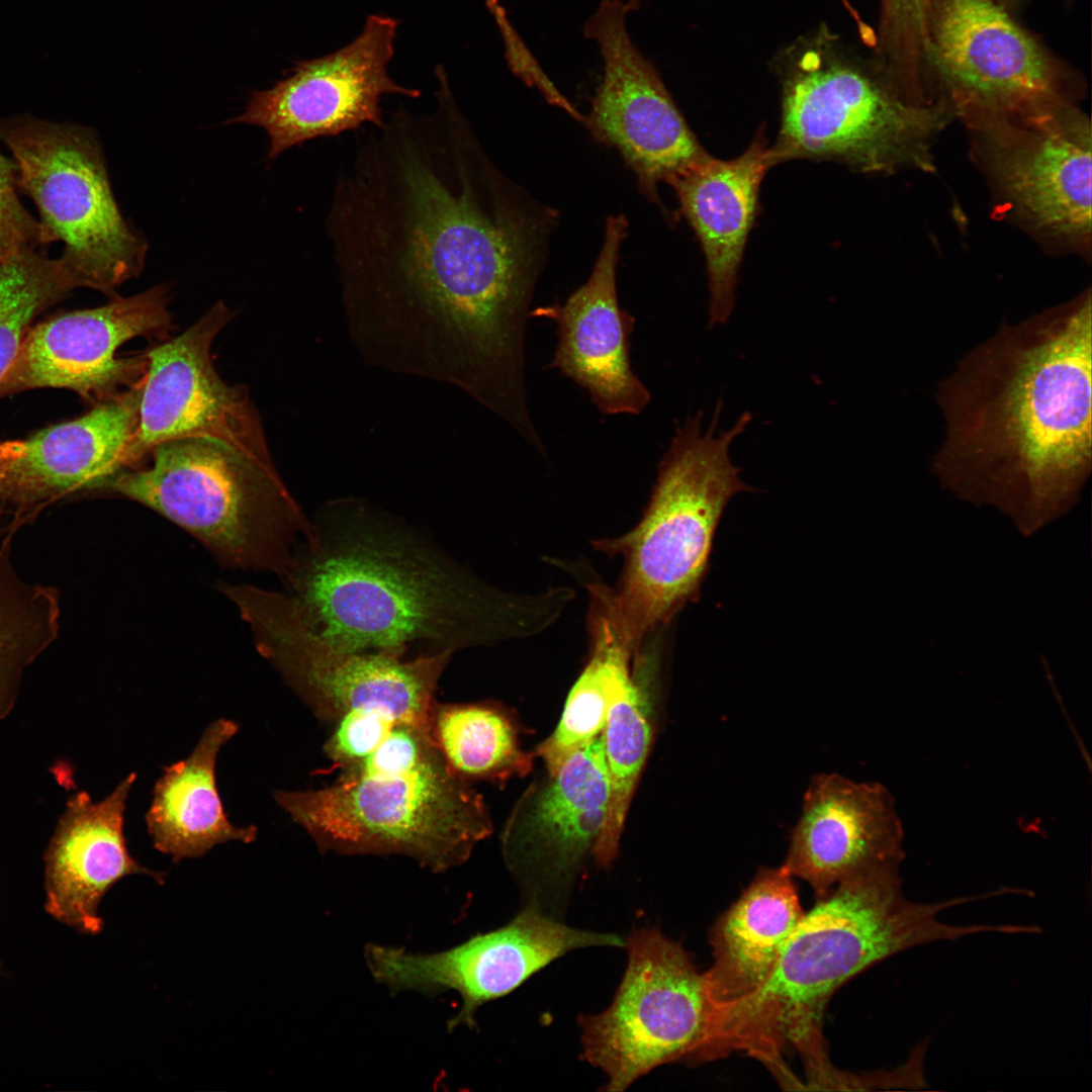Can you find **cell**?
I'll return each instance as SVG.
<instances>
[{
    "instance_id": "6da1fadb",
    "label": "cell",
    "mask_w": 1092,
    "mask_h": 1092,
    "mask_svg": "<svg viewBox=\"0 0 1092 1092\" xmlns=\"http://www.w3.org/2000/svg\"><path fill=\"white\" fill-rule=\"evenodd\" d=\"M399 106L360 139L326 229L347 295L453 328L482 398L527 400L525 332L542 228L518 209L457 106Z\"/></svg>"
},
{
    "instance_id": "7a4b0ae2",
    "label": "cell",
    "mask_w": 1092,
    "mask_h": 1092,
    "mask_svg": "<svg viewBox=\"0 0 1092 1092\" xmlns=\"http://www.w3.org/2000/svg\"><path fill=\"white\" fill-rule=\"evenodd\" d=\"M1090 289L1001 324L936 388L944 437L939 484L990 507L1029 537L1079 500L1092 469Z\"/></svg>"
},
{
    "instance_id": "3957f363",
    "label": "cell",
    "mask_w": 1092,
    "mask_h": 1092,
    "mask_svg": "<svg viewBox=\"0 0 1092 1092\" xmlns=\"http://www.w3.org/2000/svg\"><path fill=\"white\" fill-rule=\"evenodd\" d=\"M284 576L306 623L333 645L404 657L527 637L563 610L554 588L496 589L412 530L361 507L324 511Z\"/></svg>"
},
{
    "instance_id": "277c9868",
    "label": "cell",
    "mask_w": 1092,
    "mask_h": 1092,
    "mask_svg": "<svg viewBox=\"0 0 1092 1092\" xmlns=\"http://www.w3.org/2000/svg\"><path fill=\"white\" fill-rule=\"evenodd\" d=\"M973 896L935 903L908 900L899 869L863 874L837 884L805 913L783 945L765 982L710 1029L702 1061L744 1052L776 1072L788 1044L809 1075L831 1066L821 1033L825 1006L846 981L909 948L987 931L986 924L953 925L940 912Z\"/></svg>"
},
{
    "instance_id": "5b68a950",
    "label": "cell",
    "mask_w": 1092,
    "mask_h": 1092,
    "mask_svg": "<svg viewBox=\"0 0 1092 1092\" xmlns=\"http://www.w3.org/2000/svg\"><path fill=\"white\" fill-rule=\"evenodd\" d=\"M721 410L720 401L705 432L702 412L676 430L640 522L620 537L594 543L598 550L624 558L617 589L604 584L603 594L637 655L651 632L698 598L726 506L737 493L752 490L730 457L750 414L718 432Z\"/></svg>"
},
{
    "instance_id": "8992f818",
    "label": "cell",
    "mask_w": 1092,
    "mask_h": 1092,
    "mask_svg": "<svg viewBox=\"0 0 1092 1092\" xmlns=\"http://www.w3.org/2000/svg\"><path fill=\"white\" fill-rule=\"evenodd\" d=\"M274 799L323 852L404 855L434 873L463 864L492 830L482 797L438 748L411 766L357 764L330 786Z\"/></svg>"
},
{
    "instance_id": "52a82bcc",
    "label": "cell",
    "mask_w": 1092,
    "mask_h": 1092,
    "mask_svg": "<svg viewBox=\"0 0 1092 1092\" xmlns=\"http://www.w3.org/2000/svg\"><path fill=\"white\" fill-rule=\"evenodd\" d=\"M150 454L149 467L124 469L103 489L167 518L228 566L285 576L311 522L272 462L200 437L161 443Z\"/></svg>"
},
{
    "instance_id": "ba28073f",
    "label": "cell",
    "mask_w": 1092,
    "mask_h": 1092,
    "mask_svg": "<svg viewBox=\"0 0 1092 1092\" xmlns=\"http://www.w3.org/2000/svg\"><path fill=\"white\" fill-rule=\"evenodd\" d=\"M222 590L251 626L259 651L320 720L333 723L348 712L373 710L429 726L453 651L404 659L345 650L317 634L291 597L248 584Z\"/></svg>"
},
{
    "instance_id": "9c48e42d",
    "label": "cell",
    "mask_w": 1092,
    "mask_h": 1092,
    "mask_svg": "<svg viewBox=\"0 0 1092 1092\" xmlns=\"http://www.w3.org/2000/svg\"><path fill=\"white\" fill-rule=\"evenodd\" d=\"M16 183L34 201L42 243L61 256L80 287L105 293L140 275L147 243L122 217L96 139L80 127L31 121L5 129Z\"/></svg>"
},
{
    "instance_id": "30bf717a",
    "label": "cell",
    "mask_w": 1092,
    "mask_h": 1092,
    "mask_svg": "<svg viewBox=\"0 0 1092 1092\" xmlns=\"http://www.w3.org/2000/svg\"><path fill=\"white\" fill-rule=\"evenodd\" d=\"M625 946L628 966L613 1002L578 1019L582 1057L608 1076L610 1092L661 1065L700 1061L711 1016L704 973L678 942L642 928Z\"/></svg>"
},
{
    "instance_id": "8fae6325",
    "label": "cell",
    "mask_w": 1092,
    "mask_h": 1092,
    "mask_svg": "<svg viewBox=\"0 0 1092 1092\" xmlns=\"http://www.w3.org/2000/svg\"><path fill=\"white\" fill-rule=\"evenodd\" d=\"M941 121L939 113L901 102L849 68L808 71L786 87L768 157L771 167L796 159L864 172L890 171L907 161L923 167L925 142Z\"/></svg>"
},
{
    "instance_id": "7c38bea8",
    "label": "cell",
    "mask_w": 1092,
    "mask_h": 1092,
    "mask_svg": "<svg viewBox=\"0 0 1092 1092\" xmlns=\"http://www.w3.org/2000/svg\"><path fill=\"white\" fill-rule=\"evenodd\" d=\"M593 946L622 947L625 941L617 934L570 927L532 905L505 926L443 951L417 953L368 943L364 958L373 979L391 994L455 991L462 1006L447 1024L451 1032L474 1026L480 1006L511 993L556 959Z\"/></svg>"
},
{
    "instance_id": "4fadbf2b",
    "label": "cell",
    "mask_w": 1092,
    "mask_h": 1092,
    "mask_svg": "<svg viewBox=\"0 0 1092 1092\" xmlns=\"http://www.w3.org/2000/svg\"><path fill=\"white\" fill-rule=\"evenodd\" d=\"M397 26L390 16L369 15L351 42L296 63L288 78L270 89L254 91L245 111L228 123L262 127L269 138V159L313 139L365 124L381 126L383 95H421L420 90L401 86L388 75Z\"/></svg>"
},
{
    "instance_id": "5bb4252c",
    "label": "cell",
    "mask_w": 1092,
    "mask_h": 1092,
    "mask_svg": "<svg viewBox=\"0 0 1092 1092\" xmlns=\"http://www.w3.org/2000/svg\"><path fill=\"white\" fill-rule=\"evenodd\" d=\"M624 0H603L583 27L601 52L604 74L583 123L599 142L616 148L640 188L657 200L669 182L711 156L703 149L666 90L656 68L630 37Z\"/></svg>"
},
{
    "instance_id": "9a60e30c",
    "label": "cell",
    "mask_w": 1092,
    "mask_h": 1092,
    "mask_svg": "<svg viewBox=\"0 0 1092 1092\" xmlns=\"http://www.w3.org/2000/svg\"><path fill=\"white\" fill-rule=\"evenodd\" d=\"M216 302L181 335L150 350L139 423L124 452L125 468L157 445L182 438H210L271 462L259 414L247 388L225 383L211 346L231 318Z\"/></svg>"
},
{
    "instance_id": "2e32d148",
    "label": "cell",
    "mask_w": 1092,
    "mask_h": 1092,
    "mask_svg": "<svg viewBox=\"0 0 1092 1092\" xmlns=\"http://www.w3.org/2000/svg\"><path fill=\"white\" fill-rule=\"evenodd\" d=\"M164 285L95 308L58 314L32 326L0 381V398L36 388H63L100 402L146 371L147 357L117 358L136 338L164 337L172 325Z\"/></svg>"
},
{
    "instance_id": "e0dca14e",
    "label": "cell",
    "mask_w": 1092,
    "mask_h": 1092,
    "mask_svg": "<svg viewBox=\"0 0 1092 1092\" xmlns=\"http://www.w3.org/2000/svg\"><path fill=\"white\" fill-rule=\"evenodd\" d=\"M903 828L890 792L836 772L814 776L805 791L783 867L817 898L837 884L905 858Z\"/></svg>"
},
{
    "instance_id": "ac0fdd59",
    "label": "cell",
    "mask_w": 1092,
    "mask_h": 1092,
    "mask_svg": "<svg viewBox=\"0 0 1092 1092\" xmlns=\"http://www.w3.org/2000/svg\"><path fill=\"white\" fill-rule=\"evenodd\" d=\"M930 17L928 52L968 102L1034 113L1055 94L1040 49L992 0H938Z\"/></svg>"
},
{
    "instance_id": "d6986e66",
    "label": "cell",
    "mask_w": 1092,
    "mask_h": 1092,
    "mask_svg": "<svg viewBox=\"0 0 1092 1092\" xmlns=\"http://www.w3.org/2000/svg\"><path fill=\"white\" fill-rule=\"evenodd\" d=\"M142 392L143 379L81 417L0 441V504L35 512L78 491L103 489L125 469Z\"/></svg>"
},
{
    "instance_id": "ffe728a7",
    "label": "cell",
    "mask_w": 1092,
    "mask_h": 1092,
    "mask_svg": "<svg viewBox=\"0 0 1092 1092\" xmlns=\"http://www.w3.org/2000/svg\"><path fill=\"white\" fill-rule=\"evenodd\" d=\"M626 230L623 215L609 216L586 282L564 304L531 313L557 326L558 343L549 367L584 388L600 413L608 416L639 415L650 401L647 387L631 367L634 318L620 307L617 296V262Z\"/></svg>"
},
{
    "instance_id": "44dd1931",
    "label": "cell",
    "mask_w": 1092,
    "mask_h": 1092,
    "mask_svg": "<svg viewBox=\"0 0 1092 1092\" xmlns=\"http://www.w3.org/2000/svg\"><path fill=\"white\" fill-rule=\"evenodd\" d=\"M992 162L1012 202L1036 225L1084 239L1091 233V129L1082 114L1046 108L1027 127L1000 129Z\"/></svg>"
},
{
    "instance_id": "7402d4cb",
    "label": "cell",
    "mask_w": 1092,
    "mask_h": 1092,
    "mask_svg": "<svg viewBox=\"0 0 1092 1092\" xmlns=\"http://www.w3.org/2000/svg\"><path fill=\"white\" fill-rule=\"evenodd\" d=\"M135 780L136 774H129L100 802L86 792L72 796L46 850L44 909L81 933L102 930L100 902L124 877L146 875L164 882L163 873L144 867L126 845L124 811Z\"/></svg>"
},
{
    "instance_id": "603a6c76",
    "label": "cell",
    "mask_w": 1092,
    "mask_h": 1092,
    "mask_svg": "<svg viewBox=\"0 0 1092 1092\" xmlns=\"http://www.w3.org/2000/svg\"><path fill=\"white\" fill-rule=\"evenodd\" d=\"M768 150L760 129L737 158L710 157L668 182L705 255L711 328L726 324L734 307L738 270L758 211L760 185L771 168Z\"/></svg>"
},
{
    "instance_id": "cb8c5ba5",
    "label": "cell",
    "mask_w": 1092,
    "mask_h": 1092,
    "mask_svg": "<svg viewBox=\"0 0 1092 1092\" xmlns=\"http://www.w3.org/2000/svg\"><path fill=\"white\" fill-rule=\"evenodd\" d=\"M804 914L793 877L781 866L759 869L719 917L710 936L714 961L704 973L709 1031L765 982Z\"/></svg>"
},
{
    "instance_id": "d4e9b609",
    "label": "cell",
    "mask_w": 1092,
    "mask_h": 1092,
    "mask_svg": "<svg viewBox=\"0 0 1092 1092\" xmlns=\"http://www.w3.org/2000/svg\"><path fill=\"white\" fill-rule=\"evenodd\" d=\"M239 729L231 719L213 721L190 755L165 766L154 785L147 829L154 847L174 862L201 857L228 841L251 843L257 838L255 825L241 827L229 820L216 787L218 752Z\"/></svg>"
},
{
    "instance_id": "484cf974",
    "label": "cell",
    "mask_w": 1092,
    "mask_h": 1092,
    "mask_svg": "<svg viewBox=\"0 0 1092 1092\" xmlns=\"http://www.w3.org/2000/svg\"><path fill=\"white\" fill-rule=\"evenodd\" d=\"M589 592L588 660L570 690L560 721L536 750L553 777L564 761L603 731L612 705L635 680L631 660L637 656L620 633L605 601Z\"/></svg>"
},
{
    "instance_id": "4316f807",
    "label": "cell",
    "mask_w": 1092,
    "mask_h": 1092,
    "mask_svg": "<svg viewBox=\"0 0 1092 1092\" xmlns=\"http://www.w3.org/2000/svg\"><path fill=\"white\" fill-rule=\"evenodd\" d=\"M608 802L609 776L599 735L564 761L536 802L530 828L551 870L567 871L588 848L593 851Z\"/></svg>"
},
{
    "instance_id": "83f0119b",
    "label": "cell",
    "mask_w": 1092,
    "mask_h": 1092,
    "mask_svg": "<svg viewBox=\"0 0 1092 1092\" xmlns=\"http://www.w3.org/2000/svg\"><path fill=\"white\" fill-rule=\"evenodd\" d=\"M7 509L0 504V718L12 709L26 667L58 638L61 616L57 588L16 573L12 541L32 515L17 510L8 522Z\"/></svg>"
},
{
    "instance_id": "f1b7e54d",
    "label": "cell",
    "mask_w": 1092,
    "mask_h": 1092,
    "mask_svg": "<svg viewBox=\"0 0 1092 1092\" xmlns=\"http://www.w3.org/2000/svg\"><path fill=\"white\" fill-rule=\"evenodd\" d=\"M429 732L450 768L467 781L505 784L532 769L533 754L520 747L516 726L494 704L435 700Z\"/></svg>"
},
{
    "instance_id": "f546056e",
    "label": "cell",
    "mask_w": 1092,
    "mask_h": 1092,
    "mask_svg": "<svg viewBox=\"0 0 1092 1092\" xmlns=\"http://www.w3.org/2000/svg\"><path fill=\"white\" fill-rule=\"evenodd\" d=\"M649 712L648 703L634 680L612 705L603 729L609 802L604 825L593 848L600 867L611 866L618 851L631 799L651 746Z\"/></svg>"
},
{
    "instance_id": "4dcf8cb0",
    "label": "cell",
    "mask_w": 1092,
    "mask_h": 1092,
    "mask_svg": "<svg viewBox=\"0 0 1092 1092\" xmlns=\"http://www.w3.org/2000/svg\"><path fill=\"white\" fill-rule=\"evenodd\" d=\"M77 287L61 257L50 259L30 250L0 264V381L36 316Z\"/></svg>"
},
{
    "instance_id": "1f68e13d",
    "label": "cell",
    "mask_w": 1092,
    "mask_h": 1092,
    "mask_svg": "<svg viewBox=\"0 0 1092 1092\" xmlns=\"http://www.w3.org/2000/svg\"><path fill=\"white\" fill-rule=\"evenodd\" d=\"M399 721L404 720L382 711L345 713L333 722L324 751L335 765L348 768L368 756Z\"/></svg>"
},
{
    "instance_id": "d6a6232c",
    "label": "cell",
    "mask_w": 1092,
    "mask_h": 1092,
    "mask_svg": "<svg viewBox=\"0 0 1092 1092\" xmlns=\"http://www.w3.org/2000/svg\"><path fill=\"white\" fill-rule=\"evenodd\" d=\"M14 164L0 152V264L42 243L39 221L20 202Z\"/></svg>"
},
{
    "instance_id": "836d02e7",
    "label": "cell",
    "mask_w": 1092,
    "mask_h": 1092,
    "mask_svg": "<svg viewBox=\"0 0 1092 1092\" xmlns=\"http://www.w3.org/2000/svg\"><path fill=\"white\" fill-rule=\"evenodd\" d=\"M485 4L494 17L500 35L503 37L506 59L509 67L527 85L537 89L550 104L557 106L573 118L583 122L584 116L562 95L545 75L535 58L529 52L512 26L507 17L505 8L498 0H484Z\"/></svg>"
},
{
    "instance_id": "e575fe53",
    "label": "cell",
    "mask_w": 1092,
    "mask_h": 1092,
    "mask_svg": "<svg viewBox=\"0 0 1092 1092\" xmlns=\"http://www.w3.org/2000/svg\"><path fill=\"white\" fill-rule=\"evenodd\" d=\"M642 1L643 0H626L625 1V6H626V9H627L628 13L633 11V10L639 9Z\"/></svg>"
}]
</instances>
